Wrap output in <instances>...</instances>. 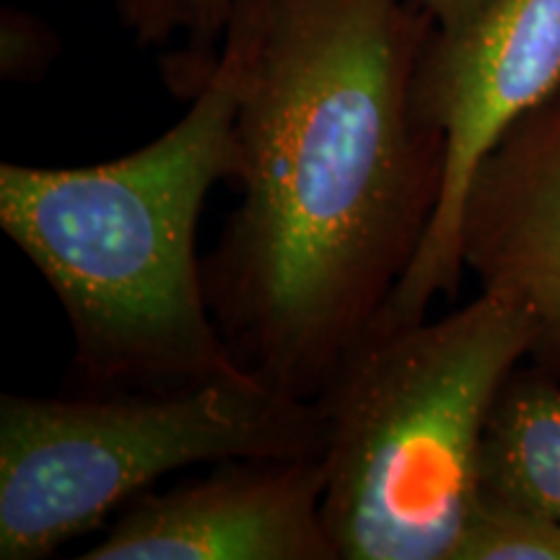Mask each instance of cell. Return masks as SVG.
I'll use <instances>...</instances> for the list:
<instances>
[{
    "label": "cell",
    "instance_id": "cell-1",
    "mask_svg": "<svg viewBox=\"0 0 560 560\" xmlns=\"http://www.w3.org/2000/svg\"><path fill=\"white\" fill-rule=\"evenodd\" d=\"M420 0H234L242 206L202 278L249 374L306 400L359 342L436 215L444 138L416 115Z\"/></svg>",
    "mask_w": 560,
    "mask_h": 560
},
{
    "label": "cell",
    "instance_id": "cell-2",
    "mask_svg": "<svg viewBox=\"0 0 560 560\" xmlns=\"http://www.w3.org/2000/svg\"><path fill=\"white\" fill-rule=\"evenodd\" d=\"M177 125L91 166L0 164V226L73 332L83 392L172 389L249 374L210 310L202 206L240 177L236 62L221 47Z\"/></svg>",
    "mask_w": 560,
    "mask_h": 560
},
{
    "label": "cell",
    "instance_id": "cell-3",
    "mask_svg": "<svg viewBox=\"0 0 560 560\" xmlns=\"http://www.w3.org/2000/svg\"><path fill=\"white\" fill-rule=\"evenodd\" d=\"M535 325L493 291L439 319H376L317 395L325 522L340 560H452L480 499V452Z\"/></svg>",
    "mask_w": 560,
    "mask_h": 560
},
{
    "label": "cell",
    "instance_id": "cell-4",
    "mask_svg": "<svg viewBox=\"0 0 560 560\" xmlns=\"http://www.w3.org/2000/svg\"><path fill=\"white\" fill-rule=\"evenodd\" d=\"M325 450L319 402L255 374L172 389L3 395L0 558H50L185 467Z\"/></svg>",
    "mask_w": 560,
    "mask_h": 560
},
{
    "label": "cell",
    "instance_id": "cell-5",
    "mask_svg": "<svg viewBox=\"0 0 560 560\" xmlns=\"http://www.w3.org/2000/svg\"><path fill=\"white\" fill-rule=\"evenodd\" d=\"M560 91V0H488L433 30L416 73V115L444 138V187L416 260L376 319L416 322L465 278L459 223L475 172L499 140Z\"/></svg>",
    "mask_w": 560,
    "mask_h": 560
},
{
    "label": "cell",
    "instance_id": "cell-6",
    "mask_svg": "<svg viewBox=\"0 0 560 560\" xmlns=\"http://www.w3.org/2000/svg\"><path fill=\"white\" fill-rule=\"evenodd\" d=\"M325 454L229 459L138 495L83 560H340L325 522Z\"/></svg>",
    "mask_w": 560,
    "mask_h": 560
},
{
    "label": "cell",
    "instance_id": "cell-7",
    "mask_svg": "<svg viewBox=\"0 0 560 560\" xmlns=\"http://www.w3.org/2000/svg\"><path fill=\"white\" fill-rule=\"evenodd\" d=\"M459 257L480 291L527 312L529 363L560 380V91L478 166L462 210Z\"/></svg>",
    "mask_w": 560,
    "mask_h": 560
},
{
    "label": "cell",
    "instance_id": "cell-8",
    "mask_svg": "<svg viewBox=\"0 0 560 560\" xmlns=\"http://www.w3.org/2000/svg\"><path fill=\"white\" fill-rule=\"evenodd\" d=\"M480 490L560 522V380L524 361L490 410Z\"/></svg>",
    "mask_w": 560,
    "mask_h": 560
},
{
    "label": "cell",
    "instance_id": "cell-9",
    "mask_svg": "<svg viewBox=\"0 0 560 560\" xmlns=\"http://www.w3.org/2000/svg\"><path fill=\"white\" fill-rule=\"evenodd\" d=\"M234 0H117V16L140 47L179 50L164 58V79L177 96L198 91L219 60Z\"/></svg>",
    "mask_w": 560,
    "mask_h": 560
},
{
    "label": "cell",
    "instance_id": "cell-10",
    "mask_svg": "<svg viewBox=\"0 0 560 560\" xmlns=\"http://www.w3.org/2000/svg\"><path fill=\"white\" fill-rule=\"evenodd\" d=\"M452 560H560V522L480 490Z\"/></svg>",
    "mask_w": 560,
    "mask_h": 560
},
{
    "label": "cell",
    "instance_id": "cell-11",
    "mask_svg": "<svg viewBox=\"0 0 560 560\" xmlns=\"http://www.w3.org/2000/svg\"><path fill=\"white\" fill-rule=\"evenodd\" d=\"M58 55V42L47 24L19 9L0 16V75L5 81L39 79Z\"/></svg>",
    "mask_w": 560,
    "mask_h": 560
},
{
    "label": "cell",
    "instance_id": "cell-12",
    "mask_svg": "<svg viewBox=\"0 0 560 560\" xmlns=\"http://www.w3.org/2000/svg\"><path fill=\"white\" fill-rule=\"evenodd\" d=\"M486 3L488 0H420V5L431 13L439 30L444 32L457 30L465 21H470Z\"/></svg>",
    "mask_w": 560,
    "mask_h": 560
}]
</instances>
